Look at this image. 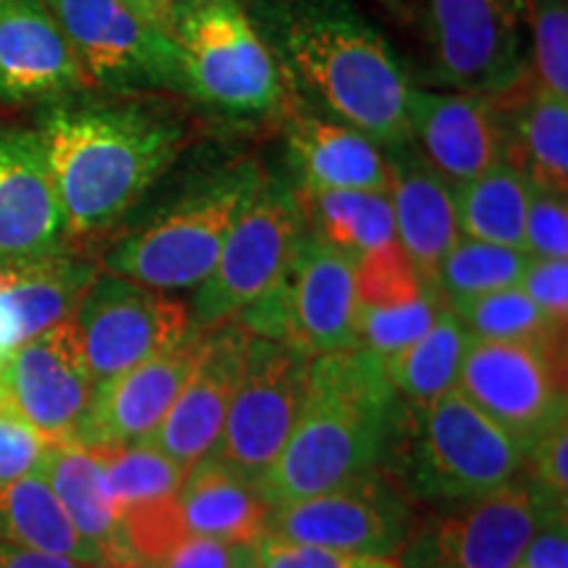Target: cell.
<instances>
[{"mask_svg": "<svg viewBox=\"0 0 568 568\" xmlns=\"http://www.w3.org/2000/svg\"><path fill=\"white\" fill-rule=\"evenodd\" d=\"M274 59L332 122L353 126L376 145L408 140L406 71L382 34L347 0H284L261 13Z\"/></svg>", "mask_w": 568, "mask_h": 568, "instance_id": "6da1fadb", "label": "cell"}, {"mask_svg": "<svg viewBox=\"0 0 568 568\" xmlns=\"http://www.w3.org/2000/svg\"><path fill=\"white\" fill-rule=\"evenodd\" d=\"M400 408L385 358L368 347L316 355L301 416L255 489L274 508L322 495L385 464Z\"/></svg>", "mask_w": 568, "mask_h": 568, "instance_id": "7a4b0ae2", "label": "cell"}, {"mask_svg": "<svg viewBox=\"0 0 568 568\" xmlns=\"http://www.w3.org/2000/svg\"><path fill=\"white\" fill-rule=\"evenodd\" d=\"M38 132L67 237L116 224L172 166L184 142L180 119L151 105L55 109Z\"/></svg>", "mask_w": 568, "mask_h": 568, "instance_id": "3957f363", "label": "cell"}, {"mask_svg": "<svg viewBox=\"0 0 568 568\" xmlns=\"http://www.w3.org/2000/svg\"><path fill=\"white\" fill-rule=\"evenodd\" d=\"M524 450L453 387L437 400L403 403L385 466L422 506L477 500L524 471Z\"/></svg>", "mask_w": 568, "mask_h": 568, "instance_id": "277c9868", "label": "cell"}, {"mask_svg": "<svg viewBox=\"0 0 568 568\" xmlns=\"http://www.w3.org/2000/svg\"><path fill=\"white\" fill-rule=\"evenodd\" d=\"M264 180L251 161L213 172L138 232L119 240L105 255V268L163 293L201 287Z\"/></svg>", "mask_w": 568, "mask_h": 568, "instance_id": "5b68a950", "label": "cell"}, {"mask_svg": "<svg viewBox=\"0 0 568 568\" xmlns=\"http://www.w3.org/2000/svg\"><path fill=\"white\" fill-rule=\"evenodd\" d=\"M184 92L234 116L276 111L280 63L240 0H180L169 17Z\"/></svg>", "mask_w": 568, "mask_h": 568, "instance_id": "8992f818", "label": "cell"}, {"mask_svg": "<svg viewBox=\"0 0 568 568\" xmlns=\"http://www.w3.org/2000/svg\"><path fill=\"white\" fill-rule=\"evenodd\" d=\"M234 318L308 358L361 345L355 261L305 230L282 282Z\"/></svg>", "mask_w": 568, "mask_h": 568, "instance_id": "52a82bcc", "label": "cell"}, {"mask_svg": "<svg viewBox=\"0 0 568 568\" xmlns=\"http://www.w3.org/2000/svg\"><path fill=\"white\" fill-rule=\"evenodd\" d=\"M426 514L385 464L305 500L268 508L266 535L361 556L395 558Z\"/></svg>", "mask_w": 568, "mask_h": 568, "instance_id": "ba28073f", "label": "cell"}, {"mask_svg": "<svg viewBox=\"0 0 568 568\" xmlns=\"http://www.w3.org/2000/svg\"><path fill=\"white\" fill-rule=\"evenodd\" d=\"M550 510H568L518 474L477 500L426 514L397 552L403 568H516Z\"/></svg>", "mask_w": 568, "mask_h": 568, "instance_id": "9c48e42d", "label": "cell"}, {"mask_svg": "<svg viewBox=\"0 0 568 568\" xmlns=\"http://www.w3.org/2000/svg\"><path fill=\"white\" fill-rule=\"evenodd\" d=\"M458 389L508 432L524 456L545 432L568 418L566 337L495 343L474 339Z\"/></svg>", "mask_w": 568, "mask_h": 568, "instance_id": "30bf717a", "label": "cell"}, {"mask_svg": "<svg viewBox=\"0 0 568 568\" xmlns=\"http://www.w3.org/2000/svg\"><path fill=\"white\" fill-rule=\"evenodd\" d=\"M303 234L295 190L276 180L261 182L258 193L234 222L209 280L197 290L190 311L195 329L234 318L272 293L293 264Z\"/></svg>", "mask_w": 568, "mask_h": 568, "instance_id": "8fae6325", "label": "cell"}, {"mask_svg": "<svg viewBox=\"0 0 568 568\" xmlns=\"http://www.w3.org/2000/svg\"><path fill=\"white\" fill-rule=\"evenodd\" d=\"M71 322L95 385L172 351L195 332L187 303L116 274H98Z\"/></svg>", "mask_w": 568, "mask_h": 568, "instance_id": "7c38bea8", "label": "cell"}, {"mask_svg": "<svg viewBox=\"0 0 568 568\" xmlns=\"http://www.w3.org/2000/svg\"><path fill=\"white\" fill-rule=\"evenodd\" d=\"M308 368L311 358L295 347L253 337L243 382L232 397L224 429L211 456L251 485H258L274 466L301 416L308 389Z\"/></svg>", "mask_w": 568, "mask_h": 568, "instance_id": "4fadbf2b", "label": "cell"}, {"mask_svg": "<svg viewBox=\"0 0 568 568\" xmlns=\"http://www.w3.org/2000/svg\"><path fill=\"white\" fill-rule=\"evenodd\" d=\"M88 84L184 92L172 34L140 19L124 0H45Z\"/></svg>", "mask_w": 568, "mask_h": 568, "instance_id": "5bb4252c", "label": "cell"}, {"mask_svg": "<svg viewBox=\"0 0 568 568\" xmlns=\"http://www.w3.org/2000/svg\"><path fill=\"white\" fill-rule=\"evenodd\" d=\"M521 9L518 0H418L437 80L495 98L527 77Z\"/></svg>", "mask_w": 568, "mask_h": 568, "instance_id": "9a60e30c", "label": "cell"}, {"mask_svg": "<svg viewBox=\"0 0 568 568\" xmlns=\"http://www.w3.org/2000/svg\"><path fill=\"white\" fill-rule=\"evenodd\" d=\"M92 395L95 382L71 318L0 355V406L48 439L74 437Z\"/></svg>", "mask_w": 568, "mask_h": 568, "instance_id": "2e32d148", "label": "cell"}, {"mask_svg": "<svg viewBox=\"0 0 568 568\" xmlns=\"http://www.w3.org/2000/svg\"><path fill=\"white\" fill-rule=\"evenodd\" d=\"M197 332V355L193 372L176 400L145 439L190 471L209 456L224 429L226 410L245 374L247 347L253 335L240 318H226Z\"/></svg>", "mask_w": 568, "mask_h": 568, "instance_id": "e0dca14e", "label": "cell"}, {"mask_svg": "<svg viewBox=\"0 0 568 568\" xmlns=\"http://www.w3.org/2000/svg\"><path fill=\"white\" fill-rule=\"evenodd\" d=\"M195 355L197 332L172 351L95 385L88 414L82 416L71 439L84 447L145 443L187 382Z\"/></svg>", "mask_w": 568, "mask_h": 568, "instance_id": "ac0fdd59", "label": "cell"}, {"mask_svg": "<svg viewBox=\"0 0 568 568\" xmlns=\"http://www.w3.org/2000/svg\"><path fill=\"white\" fill-rule=\"evenodd\" d=\"M67 219L40 132L0 130V266L63 251Z\"/></svg>", "mask_w": 568, "mask_h": 568, "instance_id": "d6986e66", "label": "cell"}, {"mask_svg": "<svg viewBox=\"0 0 568 568\" xmlns=\"http://www.w3.org/2000/svg\"><path fill=\"white\" fill-rule=\"evenodd\" d=\"M408 140L453 190L503 161V138L489 98L410 88Z\"/></svg>", "mask_w": 568, "mask_h": 568, "instance_id": "ffe728a7", "label": "cell"}, {"mask_svg": "<svg viewBox=\"0 0 568 568\" xmlns=\"http://www.w3.org/2000/svg\"><path fill=\"white\" fill-rule=\"evenodd\" d=\"M90 88L45 0H0V101H45Z\"/></svg>", "mask_w": 568, "mask_h": 568, "instance_id": "44dd1931", "label": "cell"}, {"mask_svg": "<svg viewBox=\"0 0 568 568\" xmlns=\"http://www.w3.org/2000/svg\"><path fill=\"white\" fill-rule=\"evenodd\" d=\"M389 172V201L395 234L426 282L437 284L443 258L460 240L456 190L439 176L414 142L403 140L382 148Z\"/></svg>", "mask_w": 568, "mask_h": 568, "instance_id": "7402d4cb", "label": "cell"}, {"mask_svg": "<svg viewBox=\"0 0 568 568\" xmlns=\"http://www.w3.org/2000/svg\"><path fill=\"white\" fill-rule=\"evenodd\" d=\"M95 280V264L67 251L0 266V355L69 322Z\"/></svg>", "mask_w": 568, "mask_h": 568, "instance_id": "603a6c76", "label": "cell"}, {"mask_svg": "<svg viewBox=\"0 0 568 568\" xmlns=\"http://www.w3.org/2000/svg\"><path fill=\"white\" fill-rule=\"evenodd\" d=\"M287 148L301 180L297 190L389 193L385 153L353 126L311 111H295L287 122Z\"/></svg>", "mask_w": 568, "mask_h": 568, "instance_id": "cb8c5ba5", "label": "cell"}, {"mask_svg": "<svg viewBox=\"0 0 568 568\" xmlns=\"http://www.w3.org/2000/svg\"><path fill=\"white\" fill-rule=\"evenodd\" d=\"M38 474L59 497L74 529L101 552L105 568L138 566L124 537L122 510L113 503L103 468L88 447L74 439H53Z\"/></svg>", "mask_w": 568, "mask_h": 568, "instance_id": "d4e9b609", "label": "cell"}, {"mask_svg": "<svg viewBox=\"0 0 568 568\" xmlns=\"http://www.w3.org/2000/svg\"><path fill=\"white\" fill-rule=\"evenodd\" d=\"M503 163L527 176L531 187L568 195V103L529 84L516 105H495Z\"/></svg>", "mask_w": 568, "mask_h": 568, "instance_id": "484cf974", "label": "cell"}, {"mask_svg": "<svg viewBox=\"0 0 568 568\" xmlns=\"http://www.w3.org/2000/svg\"><path fill=\"white\" fill-rule=\"evenodd\" d=\"M176 506L193 535L243 545L266 535L268 503L255 485L211 453L187 471L176 489Z\"/></svg>", "mask_w": 568, "mask_h": 568, "instance_id": "4316f807", "label": "cell"}, {"mask_svg": "<svg viewBox=\"0 0 568 568\" xmlns=\"http://www.w3.org/2000/svg\"><path fill=\"white\" fill-rule=\"evenodd\" d=\"M0 542L105 568L101 552L74 529L40 474L0 485Z\"/></svg>", "mask_w": 568, "mask_h": 568, "instance_id": "83f0119b", "label": "cell"}, {"mask_svg": "<svg viewBox=\"0 0 568 568\" xmlns=\"http://www.w3.org/2000/svg\"><path fill=\"white\" fill-rule=\"evenodd\" d=\"M305 230L347 258L395 243V213L387 193L366 190H295Z\"/></svg>", "mask_w": 568, "mask_h": 568, "instance_id": "f1b7e54d", "label": "cell"}, {"mask_svg": "<svg viewBox=\"0 0 568 568\" xmlns=\"http://www.w3.org/2000/svg\"><path fill=\"white\" fill-rule=\"evenodd\" d=\"M471 343V332L447 305L443 316L416 343L385 361L387 376L400 400L422 406L458 387L460 366Z\"/></svg>", "mask_w": 568, "mask_h": 568, "instance_id": "f546056e", "label": "cell"}, {"mask_svg": "<svg viewBox=\"0 0 568 568\" xmlns=\"http://www.w3.org/2000/svg\"><path fill=\"white\" fill-rule=\"evenodd\" d=\"M529 195L527 176L503 161L477 180L460 184L456 187L460 237L521 251Z\"/></svg>", "mask_w": 568, "mask_h": 568, "instance_id": "4dcf8cb0", "label": "cell"}, {"mask_svg": "<svg viewBox=\"0 0 568 568\" xmlns=\"http://www.w3.org/2000/svg\"><path fill=\"white\" fill-rule=\"evenodd\" d=\"M88 450L101 464L105 485L122 514L134 506L176 495V489L187 477V468L148 443L88 447Z\"/></svg>", "mask_w": 568, "mask_h": 568, "instance_id": "1f68e13d", "label": "cell"}, {"mask_svg": "<svg viewBox=\"0 0 568 568\" xmlns=\"http://www.w3.org/2000/svg\"><path fill=\"white\" fill-rule=\"evenodd\" d=\"M450 308L471 332L474 339H495V343H527V339L566 337L535 303L518 287H503L493 293L450 301Z\"/></svg>", "mask_w": 568, "mask_h": 568, "instance_id": "d6a6232c", "label": "cell"}, {"mask_svg": "<svg viewBox=\"0 0 568 568\" xmlns=\"http://www.w3.org/2000/svg\"><path fill=\"white\" fill-rule=\"evenodd\" d=\"M527 264L529 255L518 247L460 237L439 264L437 284L447 301H464L493 290L516 287Z\"/></svg>", "mask_w": 568, "mask_h": 568, "instance_id": "836d02e7", "label": "cell"}, {"mask_svg": "<svg viewBox=\"0 0 568 568\" xmlns=\"http://www.w3.org/2000/svg\"><path fill=\"white\" fill-rule=\"evenodd\" d=\"M450 305L439 284H426L424 293L397 308H358L361 345L379 355L393 358L403 347L416 343Z\"/></svg>", "mask_w": 568, "mask_h": 568, "instance_id": "e575fe53", "label": "cell"}, {"mask_svg": "<svg viewBox=\"0 0 568 568\" xmlns=\"http://www.w3.org/2000/svg\"><path fill=\"white\" fill-rule=\"evenodd\" d=\"M426 282L403 245L387 243L355 261V297L358 308H397L416 301Z\"/></svg>", "mask_w": 568, "mask_h": 568, "instance_id": "d590c367", "label": "cell"}, {"mask_svg": "<svg viewBox=\"0 0 568 568\" xmlns=\"http://www.w3.org/2000/svg\"><path fill=\"white\" fill-rule=\"evenodd\" d=\"M535 34L537 84L568 101V11L566 0H527Z\"/></svg>", "mask_w": 568, "mask_h": 568, "instance_id": "8d00e7d4", "label": "cell"}, {"mask_svg": "<svg viewBox=\"0 0 568 568\" xmlns=\"http://www.w3.org/2000/svg\"><path fill=\"white\" fill-rule=\"evenodd\" d=\"M253 548L258 568H403L397 558L311 548V545L284 542L274 535H264L253 542Z\"/></svg>", "mask_w": 568, "mask_h": 568, "instance_id": "74e56055", "label": "cell"}, {"mask_svg": "<svg viewBox=\"0 0 568 568\" xmlns=\"http://www.w3.org/2000/svg\"><path fill=\"white\" fill-rule=\"evenodd\" d=\"M521 251L529 258H568V201L566 195L531 187Z\"/></svg>", "mask_w": 568, "mask_h": 568, "instance_id": "f35d334b", "label": "cell"}, {"mask_svg": "<svg viewBox=\"0 0 568 568\" xmlns=\"http://www.w3.org/2000/svg\"><path fill=\"white\" fill-rule=\"evenodd\" d=\"M524 477L558 506H568V418L545 432L524 458Z\"/></svg>", "mask_w": 568, "mask_h": 568, "instance_id": "ab89813d", "label": "cell"}, {"mask_svg": "<svg viewBox=\"0 0 568 568\" xmlns=\"http://www.w3.org/2000/svg\"><path fill=\"white\" fill-rule=\"evenodd\" d=\"M51 443L53 439H48L32 424L0 406V485L38 474Z\"/></svg>", "mask_w": 568, "mask_h": 568, "instance_id": "60d3db41", "label": "cell"}, {"mask_svg": "<svg viewBox=\"0 0 568 568\" xmlns=\"http://www.w3.org/2000/svg\"><path fill=\"white\" fill-rule=\"evenodd\" d=\"M255 564V548L243 542L187 535L153 564L140 568H245Z\"/></svg>", "mask_w": 568, "mask_h": 568, "instance_id": "b9f144b4", "label": "cell"}, {"mask_svg": "<svg viewBox=\"0 0 568 568\" xmlns=\"http://www.w3.org/2000/svg\"><path fill=\"white\" fill-rule=\"evenodd\" d=\"M518 287L524 295L550 318L566 329L568 324V258H529Z\"/></svg>", "mask_w": 568, "mask_h": 568, "instance_id": "7bdbcfd3", "label": "cell"}, {"mask_svg": "<svg viewBox=\"0 0 568 568\" xmlns=\"http://www.w3.org/2000/svg\"><path fill=\"white\" fill-rule=\"evenodd\" d=\"M516 568H568V510L542 518Z\"/></svg>", "mask_w": 568, "mask_h": 568, "instance_id": "ee69618b", "label": "cell"}, {"mask_svg": "<svg viewBox=\"0 0 568 568\" xmlns=\"http://www.w3.org/2000/svg\"><path fill=\"white\" fill-rule=\"evenodd\" d=\"M0 568H98V566L80 564V560H71L63 556H51V552L19 548V545L0 542Z\"/></svg>", "mask_w": 568, "mask_h": 568, "instance_id": "f6af8a7d", "label": "cell"}, {"mask_svg": "<svg viewBox=\"0 0 568 568\" xmlns=\"http://www.w3.org/2000/svg\"><path fill=\"white\" fill-rule=\"evenodd\" d=\"M124 3L130 6L140 19H145L148 24L161 27V30L169 32V17H172V9L180 0H124Z\"/></svg>", "mask_w": 568, "mask_h": 568, "instance_id": "bcb514c9", "label": "cell"}, {"mask_svg": "<svg viewBox=\"0 0 568 568\" xmlns=\"http://www.w3.org/2000/svg\"><path fill=\"white\" fill-rule=\"evenodd\" d=\"M245 568H258V560H255V564H251V566H245Z\"/></svg>", "mask_w": 568, "mask_h": 568, "instance_id": "7dc6e473", "label": "cell"}, {"mask_svg": "<svg viewBox=\"0 0 568 568\" xmlns=\"http://www.w3.org/2000/svg\"><path fill=\"white\" fill-rule=\"evenodd\" d=\"M132 568H140V566H132Z\"/></svg>", "mask_w": 568, "mask_h": 568, "instance_id": "c3c4849f", "label": "cell"}]
</instances>
